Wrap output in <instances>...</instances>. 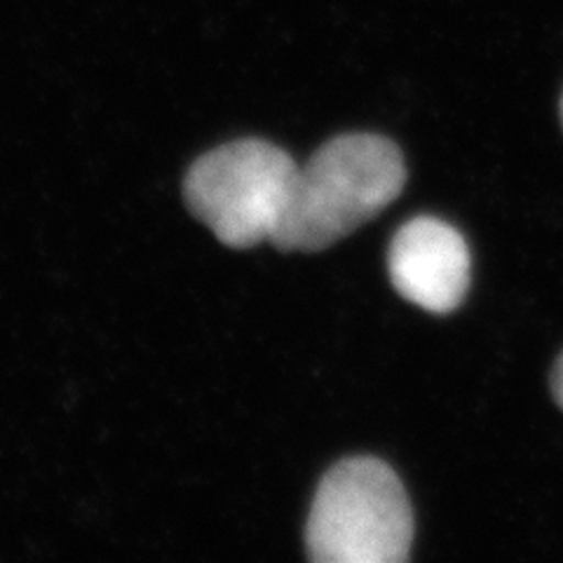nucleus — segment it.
Listing matches in <instances>:
<instances>
[{
  "label": "nucleus",
  "mask_w": 563,
  "mask_h": 563,
  "mask_svg": "<svg viewBox=\"0 0 563 563\" xmlns=\"http://www.w3.org/2000/svg\"><path fill=\"white\" fill-rule=\"evenodd\" d=\"M404 181L407 165L390 139H331L296 169L273 244L282 252L327 250L397 200Z\"/></svg>",
  "instance_id": "nucleus-1"
},
{
  "label": "nucleus",
  "mask_w": 563,
  "mask_h": 563,
  "mask_svg": "<svg viewBox=\"0 0 563 563\" xmlns=\"http://www.w3.org/2000/svg\"><path fill=\"white\" fill-rule=\"evenodd\" d=\"M413 515L397 474L376 457L333 465L312 498L306 544L317 563H401Z\"/></svg>",
  "instance_id": "nucleus-2"
},
{
  "label": "nucleus",
  "mask_w": 563,
  "mask_h": 563,
  "mask_svg": "<svg viewBox=\"0 0 563 563\" xmlns=\"http://www.w3.org/2000/svg\"><path fill=\"white\" fill-rule=\"evenodd\" d=\"M296 169L294 157L268 141H233L188 169L186 205L223 244L250 250L273 242Z\"/></svg>",
  "instance_id": "nucleus-3"
},
{
  "label": "nucleus",
  "mask_w": 563,
  "mask_h": 563,
  "mask_svg": "<svg viewBox=\"0 0 563 563\" xmlns=\"http://www.w3.org/2000/svg\"><path fill=\"white\" fill-rule=\"evenodd\" d=\"M387 268L399 296L434 314L455 310L470 287V252L463 235L432 217H418L399 228Z\"/></svg>",
  "instance_id": "nucleus-4"
},
{
  "label": "nucleus",
  "mask_w": 563,
  "mask_h": 563,
  "mask_svg": "<svg viewBox=\"0 0 563 563\" xmlns=\"http://www.w3.org/2000/svg\"><path fill=\"white\" fill-rule=\"evenodd\" d=\"M552 390H554V397H556V401H559V407L563 409V355L559 357V362H556V366H554Z\"/></svg>",
  "instance_id": "nucleus-5"
},
{
  "label": "nucleus",
  "mask_w": 563,
  "mask_h": 563,
  "mask_svg": "<svg viewBox=\"0 0 563 563\" xmlns=\"http://www.w3.org/2000/svg\"><path fill=\"white\" fill-rule=\"evenodd\" d=\"M561 122H563V97H561Z\"/></svg>",
  "instance_id": "nucleus-6"
}]
</instances>
